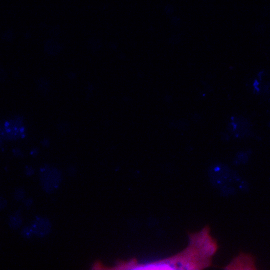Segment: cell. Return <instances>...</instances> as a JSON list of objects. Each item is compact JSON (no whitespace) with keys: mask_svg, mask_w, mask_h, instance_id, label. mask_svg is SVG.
I'll list each match as a JSON object with an SVG mask.
<instances>
[{"mask_svg":"<svg viewBox=\"0 0 270 270\" xmlns=\"http://www.w3.org/2000/svg\"><path fill=\"white\" fill-rule=\"evenodd\" d=\"M210 177L214 184H224L230 179V170L223 165L214 167L210 171Z\"/></svg>","mask_w":270,"mask_h":270,"instance_id":"3","label":"cell"},{"mask_svg":"<svg viewBox=\"0 0 270 270\" xmlns=\"http://www.w3.org/2000/svg\"><path fill=\"white\" fill-rule=\"evenodd\" d=\"M30 228L32 230V233L39 236H44L50 231V223L47 219L38 218L33 222Z\"/></svg>","mask_w":270,"mask_h":270,"instance_id":"4","label":"cell"},{"mask_svg":"<svg viewBox=\"0 0 270 270\" xmlns=\"http://www.w3.org/2000/svg\"><path fill=\"white\" fill-rule=\"evenodd\" d=\"M40 181L45 191L53 192L60 184V172L55 168L45 166L40 171Z\"/></svg>","mask_w":270,"mask_h":270,"instance_id":"1","label":"cell"},{"mask_svg":"<svg viewBox=\"0 0 270 270\" xmlns=\"http://www.w3.org/2000/svg\"><path fill=\"white\" fill-rule=\"evenodd\" d=\"M194 245L199 255L202 257H207L214 253L215 247L206 236H198L194 242Z\"/></svg>","mask_w":270,"mask_h":270,"instance_id":"2","label":"cell"}]
</instances>
